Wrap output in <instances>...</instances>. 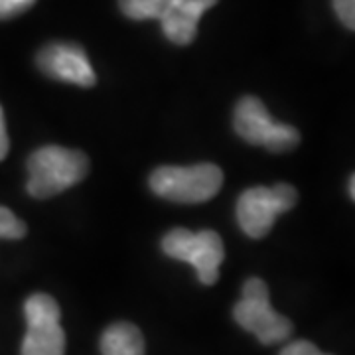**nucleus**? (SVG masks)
I'll return each instance as SVG.
<instances>
[{
	"mask_svg": "<svg viewBox=\"0 0 355 355\" xmlns=\"http://www.w3.org/2000/svg\"><path fill=\"white\" fill-rule=\"evenodd\" d=\"M87 172L85 153L64 146H44L28 158L26 190L36 200H48L79 184Z\"/></svg>",
	"mask_w": 355,
	"mask_h": 355,
	"instance_id": "f257e3e1",
	"label": "nucleus"
},
{
	"mask_svg": "<svg viewBox=\"0 0 355 355\" xmlns=\"http://www.w3.org/2000/svg\"><path fill=\"white\" fill-rule=\"evenodd\" d=\"M150 190L168 202L203 203L216 198L223 186V172L216 164L160 166L150 174Z\"/></svg>",
	"mask_w": 355,
	"mask_h": 355,
	"instance_id": "f03ea898",
	"label": "nucleus"
},
{
	"mask_svg": "<svg viewBox=\"0 0 355 355\" xmlns=\"http://www.w3.org/2000/svg\"><path fill=\"white\" fill-rule=\"evenodd\" d=\"M233 128L245 142L263 146L268 153H291L300 144V132L292 125L272 121L265 103L253 95H245L235 105Z\"/></svg>",
	"mask_w": 355,
	"mask_h": 355,
	"instance_id": "7ed1b4c3",
	"label": "nucleus"
},
{
	"mask_svg": "<svg viewBox=\"0 0 355 355\" xmlns=\"http://www.w3.org/2000/svg\"><path fill=\"white\" fill-rule=\"evenodd\" d=\"M233 318L243 330L254 334L265 345L286 342L292 336V322L270 306L268 288L257 277L245 280L241 300L233 308Z\"/></svg>",
	"mask_w": 355,
	"mask_h": 355,
	"instance_id": "20e7f679",
	"label": "nucleus"
},
{
	"mask_svg": "<svg viewBox=\"0 0 355 355\" xmlns=\"http://www.w3.org/2000/svg\"><path fill=\"white\" fill-rule=\"evenodd\" d=\"M162 251L170 259L190 263L196 268L200 282L205 286L216 284L219 279V266L225 259L223 241L211 229L200 233H191L190 229L184 227L172 229L162 239Z\"/></svg>",
	"mask_w": 355,
	"mask_h": 355,
	"instance_id": "39448f33",
	"label": "nucleus"
},
{
	"mask_svg": "<svg viewBox=\"0 0 355 355\" xmlns=\"http://www.w3.org/2000/svg\"><path fill=\"white\" fill-rule=\"evenodd\" d=\"M298 202V191L291 184H277L272 188L254 186L241 193L237 202V221L243 233L251 239L268 235L277 217L292 209Z\"/></svg>",
	"mask_w": 355,
	"mask_h": 355,
	"instance_id": "423d86ee",
	"label": "nucleus"
},
{
	"mask_svg": "<svg viewBox=\"0 0 355 355\" xmlns=\"http://www.w3.org/2000/svg\"><path fill=\"white\" fill-rule=\"evenodd\" d=\"M28 331L20 355H65L62 310L50 294H32L24 304Z\"/></svg>",
	"mask_w": 355,
	"mask_h": 355,
	"instance_id": "0eeeda50",
	"label": "nucleus"
},
{
	"mask_svg": "<svg viewBox=\"0 0 355 355\" xmlns=\"http://www.w3.org/2000/svg\"><path fill=\"white\" fill-rule=\"evenodd\" d=\"M36 65L44 76L58 81L79 87H93L97 83L95 69L91 67L85 50L71 42L46 44L36 55Z\"/></svg>",
	"mask_w": 355,
	"mask_h": 355,
	"instance_id": "6e6552de",
	"label": "nucleus"
},
{
	"mask_svg": "<svg viewBox=\"0 0 355 355\" xmlns=\"http://www.w3.org/2000/svg\"><path fill=\"white\" fill-rule=\"evenodd\" d=\"M219 0H174L160 18L162 32L172 44L188 46L198 36V24L205 10L216 6Z\"/></svg>",
	"mask_w": 355,
	"mask_h": 355,
	"instance_id": "1a4fd4ad",
	"label": "nucleus"
},
{
	"mask_svg": "<svg viewBox=\"0 0 355 355\" xmlns=\"http://www.w3.org/2000/svg\"><path fill=\"white\" fill-rule=\"evenodd\" d=\"M101 355H144L142 331L130 322H116L103 331Z\"/></svg>",
	"mask_w": 355,
	"mask_h": 355,
	"instance_id": "9d476101",
	"label": "nucleus"
},
{
	"mask_svg": "<svg viewBox=\"0 0 355 355\" xmlns=\"http://www.w3.org/2000/svg\"><path fill=\"white\" fill-rule=\"evenodd\" d=\"M174 0H119V8L130 20H160Z\"/></svg>",
	"mask_w": 355,
	"mask_h": 355,
	"instance_id": "9b49d317",
	"label": "nucleus"
},
{
	"mask_svg": "<svg viewBox=\"0 0 355 355\" xmlns=\"http://www.w3.org/2000/svg\"><path fill=\"white\" fill-rule=\"evenodd\" d=\"M26 235V223L14 216L8 207L0 205V239H22Z\"/></svg>",
	"mask_w": 355,
	"mask_h": 355,
	"instance_id": "f8f14e48",
	"label": "nucleus"
},
{
	"mask_svg": "<svg viewBox=\"0 0 355 355\" xmlns=\"http://www.w3.org/2000/svg\"><path fill=\"white\" fill-rule=\"evenodd\" d=\"M36 0H0V20H8L32 8Z\"/></svg>",
	"mask_w": 355,
	"mask_h": 355,
	"instance_id": "ddd939ff",
	"label": "nucleus"
},
{
	"mask_svg": "<svg viewBox=\"0 0 355 355\" xmlns=\"http://www.w3.org/2000/svg\"><path fill=\"white\" fill-rule=\"evenodd\" d=\"M334 2V10L338 14V18L342 20V24L349 30L355 28V0H331Z\"/></svg>",
	"mask_w": 355,
	"mask_h": 355,
	"instance_id": "4468645a",
	"label": "nucleus"
},
{
	"mask_svg": "<svg viewBox=\"0 0 355 355\" xmlns=\"http://www.w3.org/2000/svg\"><path fill=\"white\" fill-rule=\"evenodd\" d=\"M279 355H328V354H322V352H320L312 342L298 340V342H292L288 343V345H284V347L280 349Z\"/></svg>",
	"mask_w": 355,
	"mask_h": 355,
	"instance_id": "2eb2a0df",
	"label": "nucleus"
},
{
	"mask_svg": "<svg viewBox=\"0 0 355 355\" xmlns=\"http://www.w3.org/2000/svg\"><path fill=\"white\" fill-rule=\"evenodd\" d=\"M10 148V140H8V132H6V123H4V113H2V107H0V160L6 158Z\"/></svg>",
	"mask_w": 355,
	"mask_h": 355,
	"instance_id": "dca6fc26",
	"label": "nucleus"
},
{
	"mask_svg": "<svg viewBox=\"0 0 355 355\" xmlns=\"http://www.w3.org/2000/svg\"><path fill=\"white\" fill-rule=\"evenodd\" d=\"M355 176L354 174H352V176H349V198H352V200H354L355 198Z\"/></svg>",
	"mask_w": 355,
	"mask_h": 355,
	"instance_id": "f3484780",
	"label": "nucleus"
}]
</instances>
